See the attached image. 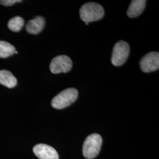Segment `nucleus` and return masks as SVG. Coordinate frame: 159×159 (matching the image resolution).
Instances as JSON below:
<instances>
[{"label":"nucleus","instance_id":"nucleus-4","mask_svg":"<svg viewBox=\"0 0 159 159\" xmlns=\"http://www.w3.org/2000/svg\"><path fill=\"white\" fill-rule=\"evenodd\" d=\"M130 47L124 41L117 42L114 47L111 56V63L114 66L119 67L125 64L129 56Z\"/></svg>","mask_w":159,"mask_h":159},{"label":"nucleus","instance_id":"nucleus-1","mask_svg":"<svg viewBox=\"0 0 159 159\" xmlns=\"http://www.w3.org/2000/svg\"><path fill=\"white\" fill-rule=\"evenodd\" d=\"M104 10L102 6L96 2H87L81 6L80 10V18L86 25L100 20L104 17Z\"/></svg>","mask_w":159,"mask_h":159},{"label":"nucleus","instance_id":"nucleus-12","mask_svg":"<svg viewBox=\"0 0 159 159\" xmlns=\"http://www.w3.org/2000/svg\"><path fill=\"white\" fill-rule=\"evenodd\" d=\"M24 21L23 18L19 16L14 17L10 19L8 23V27L12 31L18 32L23 28Z\"/></svg>","mask_w":159,"mask_h":159},{"label":"nucleus","instance_id":"nucleus-5","mask_svg":"<svg viewBox=\"0 0 159 159\" xmlns=\"http://www.w3.org/2000/svg\"><path fill=\"white\" fill-rule=\"evenodd\" d=\"M73 63L70 57L65 56H58L51 60L50 69L53 74L66 73L70 71L72 68Z\"/></svg>","mask_w":159,"mask_h":159},{"label":"nucleus","instance_id":"nucleus-7","mask_svg":"<svg viewBox=\"0 0 159 159\" xmlns=\"http://www.w3.org/2000/svg\"><path fill=\"white\" fill-rule=\"evenodd\" d=\"M33 152L40 159H58L57 151L46 144H39L34 146Z\"/></svg>","mask_w":159,"mask_h":159},{"label":"nucleus","instance_id":"nucleus-8","mask_svg":"<svg viewBox=\"0 0 159 159\" xmlns=\"http://www.w3.org/2000/svg\"><path fill=\"white\" fill-rule=\"evenodd\" d=\"M46 20L44 17L37 16L30 20L25 26L26 31L31 34H38L44 29Z\"/></svg>","mask_w":159,"mask_h":159},{"label":"nucleus","instance_id":"nucleus-11","mask_svg":"<svg viewBox=\"0 0 159 159\" xmlns=\"http://www.w3.org/2000/svg\"><path fill=\"white\" fill-rule=\"evenodd\" d=\"M16 48L11 44L4 41H0V58H7L15 53Z\"/></svg>","mask_w":159,"mask_h":159},{"label":"nucleus","instance_id":"nucleus-3","mask_svg":"<svg viewBox=\"0 0 159 159\" xmlns=\"http://www.w3.org/2000/svg\"><path fill=\"white\" fill-rule=\"evenodd\" d=\"M78 91L74 88H69L60 92L51 101V106L56 109H63L70 106L77 100Z\"/></svg>","mask_w":159,"mask_h":159},{"label":"nucleus","instance_id":"nucleus-2","mask_svg":"<svg viewBox=\"0 0 159 159\" xmlns=\"http://www.w3.org/2000/svg\"><path fill=\"white\" fill-rule=\"evenodd\" d=\"M102 142V137L98 134L94 133L87 137L83 146V153L85 158L96 157L100 151Z\"/></svg>","mask_w":159,"mask_h":159},{"label":"nucleus","instance_id":"nucleus-10","mask_svg":"<svg viewBox=\"0 0 159 159\" xmlns=\"http://www.w3.org/2000/svg\"><path fill=\"white\" fill-rule=\"evenodd\" d=\"M0 84L8 88H13L17 85V80L10 71L0 70Z\"/></svg>","mask_w":159,"mask_h":159},{"label":"nucleus","instance_id":"nucleus-6","mask_svg":"<svg viewBox=\"0 0 159 159\" xmlns=\"http://www.w3.org/2000/svg\"><path fill=\"white\" fill-rule=\"evenodd\" d=\"M143 72L150 73L159 68V54L157 52H150L143 57L140 61Z\"/></svg>","mask_w":159,"mask_h":159},{"label":"nucleus","instance_id":"nucleus-14","mask_svg":"<svg viewBox=\"0 0 159 159\" xmlns=\"http://www.w3.org/2000/svg\"><path fill=\"white\" fill-rule=\"evenodd\" d=\"M15 53H16V54H17V53H18V52H17V51H15Z\"/></svg>","mask_w":159,"mask_h":159},{"label":"nucleus","instance_id":"nucleus-13","mask_svg":"<svg viewBox=\"0 0 159 159\" xmlns=\"http://www.w3.org/2000/svg\"><path fill=\"white\" fill-rule=\"evenodd\" d=\"M21 0H1L0 3L3 6H11L16 2H21Z\"/></svg>","mask_w":159,"mask_h":159},{"label":"nucleus","instance_id":"nucleus-9","mask_svg":"<svg viewBox=\"0 0 159 159\" xmlns=\"http://www.w3.org/2000/svg\"><path fill=\"white\" fill-rule=\"evenodd\" d=\"M146 1L145 0H133L131 2L130 4L127 11V14L131 18H136L142 14L144 11Z\"/></svg>","mask_w":159,"mask_h":159}]
</instances>
